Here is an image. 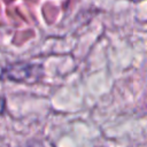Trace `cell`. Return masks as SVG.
I'll list each match as a JSON object with an SVG mask.
<instances>
[{
    "instance_id": "1",
    "label": "cell",
    "mask_w": 147,
    "mask_h": 147,
    "mask_svg": "<svg viewBox=\"0 0 147 147\" xmlns=\"http://www.w3.org/2000/svg\"><path fill=\"white\" fill-rule=\"evenodd\" d=\"M3 109H5V100L0 98V114L3 111Z\"/></svg>"
}]
</instances>
